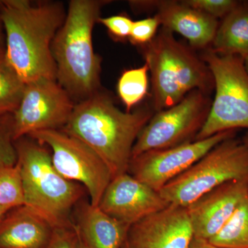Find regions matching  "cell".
I'll use <instances>...</instances> for the list:
<instances>
[{
    "label": "cell",
    "mask_w": 248,
    "mask_h": 248,
    "mask_svg": "<svg viewBox=\"0 0 248 248\" xmlns=\"http://www.w3.org/2000/svg\"><path fill=\"white\" fill-rule=\"evenodd\" d=\"M66 16L61 2L0 1L6 58L26 84L40 79L57 80L52 42Z\"/></svg>",
    "instance_id": "6da1fadb"
},
{
    "label": "cell",
    "mask_w": 248,
    "mask_h": 248,
    "mask_svg": "<svg viewBox=\"0 0 248 248\" xmlns=\"http://www.w3.org/2000/svg\"><path fill=\"white\" fill-rule=\"evenodd\" d=\"M155 113L148 107L123 112L108 94L99 91L76 104L62 130L92 148L114 178L128 172L134 145Z\"/></svg>",
    "instance_id": "7a4b0ae2"
},
{
    "label": "cell",
    "mask_w": 248,
    "mask_h": 248,
    "mask_svg": "<svg viewBox=\"0 0 248 248\" xmlns=\"http://www.w3.org/2000/svg\"><path fill=\"white\" fill-rule=\"evenodd\" d=\"M110 2L72 0L64 22L52 42L57 81L76 104L99 91L102 59L94 53L93 31L101 10Z\"/></svg>",
    "instance_id": "3957f363"
},
{
    "label": "cell",
    "mask_w": 248,
    "mask_h": 248,
    "mask_svg": "<svg viewBox=\"0 0 248 248\" xmlns=\"http://www.w3.org/2000/svg\"><path fill=\"white\" fill-rule=\"evenodd\" d=\"M26 206L50 222L54 228L74 225L72 215L86 189L60 174L48 147L29 136L15 141Z\"/></svg>",
    "instance_id": "277c9868"
},
{
    "label": "cell",
    "mask_w": 248,
    "mask_h": 248,
    "mask_svg": "<svg viewBox=\"0 0 248 248\" xmlns=\"http://www.w3.org/2000/svg\"><path fill=\"white\" fill-rule=\"evenodd\" d=\"M141 47L151 75L155 112L174 107L191 91L199 90L209 95L215 89L206 63L170 31L162 28L151 42Z\"/></svg>",
    "instance_id": "5b68a950"
},
{
    "label": "cell",
    "mask_w": 248,
    "mask_h": 248,
    "mask_svg": "<svg viewBox=\"0 0 248 248\" xmlns=\"http://www.w3.org/2000/svg\"><path fill=\"white\" fill-rule=\"evenodd\" d=\"M234 180L248 181V146L227 139L159 191L168 203L188 206L215 187Z\"/></svg>",
    "instance_id": "8992f818"
},
{
    "label": "cell",
    "mask_w": 248,
    "mask_h": 248,
    "mask_svg": "<svg viewBox=\"0 0 248 248\" xmlns=\"http://www.w3.org/2000/svg\"><path fill=\"white\" fill-rule=\"evenodd\" d=\"M202 60L213 75L215 96L206 122L195 141L227 130H248V74L244 59L219 55L208 48Z\"/></svg>",
    "instance_id": "52a82bcc"
},
{
    "label": "cell",
    "mask_w": 248,
    "mask_h": 248,
    "mask_svg": "<svg viewBox=\"0 0 248 248\" xmlns=\"http://www.w3.org/2000/svg\"><path fill=\"white\" fill-rule=\"evenodd\" d=\"M29 137L48 147L57 170L68 180L84 186L90 203L97 206L113 179L104 160L84 142L62 130H41Z\"/></svg>",
    "instance_id": "ba28073f"
},
{
    "label": "cell",
    "mask_w": 248,
    "mask_h": 248,
    "mask_svg": "<svg viewBox=\"0 0 248 248\" xmlns=\"http://www.w3.org/2000/svg\"><path fill=\"white\" fill-rule=\"evenodd\" d=\"M211 104L208 94L195 90L174 107L155 112L137 139L132 158L145 152L195 141L206 122Z\"/></svg>",
    "instance_id": "9c48e42d"
},
{
    "label": "cell",
    "mask_w": 248,
    "mask_h": 248,
    "mask_svg": "<svg viewBox=\"0 0 248 248\" xmlns=\"http://www.w3.org/2000/svg\"><path fill=\"white\" fill-rule=\"evenodd\" d=\"M76 103L57 80L40 79L27 84L14 115L15 141L41 130H62Z\"/></svg>",
    "instance_id": "30bf717a"
},
{
    "label": "cell",
    "mask_w": 248,
    "mask_h": 248,
    "mask_svg": "<svg viewBox=\"0 0 248 248\" xmlns=\"http://www.w3.org/2000/svg\"><path fill=\"white\" fill-rule=\"evenodd\" d=\"M236 134V130H227L200 141L189 142L166 149L145 152L132 158L128 173L159 192L214 147L227 139L234 138Z\"/></svg>",
    "instance_id": "8fae6325"
},
{
    "label": "cell",
    "mask_w": 248,
    "mask_h": 248,
    "mask_svg": "<svg viewBox=\"0 0 248 248\" xmlns=\"http://www.w3.org/2000/svg\"><path fill=\"white\" fill-rule=\"evenodd\" d=\"M170 205L159 192L125 172L111 180L97 206L109 216L130 227Z\"/></svg>",
    "instance_id": "7c38bea8"
},
{
    "label": "cell",
    "mask_w": 248,
    "mask_h": 248,
    "mask_svg": "<svg viewBox=\"0 0 248 248\" xmlns=\"http://www.w3.org/2000/svg\"><path fill=\"white\" fill-rule=\"evenodd\" d=\"M194 239L187 208L170 205L129 228L127 248H189Z\"/></svg>",
    "instance_id": "4fadbf2b"
},
{
    "label": "cell",
    "mask_w": 248,
    "mask_h": 248,
    "mask_svg": "<svg viewBox=\"0 0 248 248\" xmlns=\"http://www.w3.org/2000/svg\"><path fill=\"white\" fill-rule=\"evenodd\" d=\"M248 196V181H231L186 207L194 238L209 241L224 226Z\"/></svg>",
    "instance_id": "5bb4252c"
},
{
    "label": "cell",
    "mask_w": 248,
    "mask_h": 248,
    "mask_svg": "<svg viewBox=\"0 0 248 248\" xmlns=\"http://www.w3.org/2000/svg\"><path fill=\"white\" fill-rule=\"evenodd\" d=\"M155 16L162 28L180 34L193 48H205L213 44L218 27L217 19L182 1H155Z\"/></svg>",
    "instance_id": "9a60e30c"
},
{
    "label": "cell",
    "mask_w": 248,
    "mask_h": 248,
    "mask_svg": "<svg viewBox=\"0 0 248 248\" xmlns=\"http://www.w3.org/2000/svg\"><path fill=\"white\" fill-rule=\"evenodd\" d=\"M73 220L81 241L88 248H123L130 226L117 221L98 206L81 200Z\"/></svg>",
    "instance_id": "2e32d148"
},
{
    "label": "cell",
    "mask_w": 248,
    "mask_h": 248,
    "mask_svg": "<svg viewBox=\"0 0 248 248\" xmlns=\"http://www.w3.org/2000/svg\"><path fill=\"white\" fill-rule=\"evenodd\" d=\"M54 227L33 210L23 205L10 210L0 224V248H46Z\"/></svg>",
    "instance_id": "e0dca14e"
},
{
    "label": "cell",
    "mask_w": 248,
    "mask_h": 248,
    "mask_svg": "<svg viewBox=\"0 0 248 248\" xmlns=\"http://www.w3.org/2000/svg\"><path fill=\"white\" fill-rule=\"evenodd\" d=\"M219 55L248 56V2H239L223 21L210 48Z\"/></svg>",
    "instance_id": "ac0fdd59"
},
{
    "label": "cell",
    "mask_w": 248,
    "mask_h": 248,
    "mask_svg": "<svg viewBox=\"0 0 248 248\" xmlns=\"http://www.w3.org/2000/svg\"><path fill=\"white\" fill-rule=\"evenodd\" d=\"M209 242L223 248H248V196Z\"/></svg>",
    "instance_id": "d6986e66"
},
{
    "label": "cell",
    "mask_w": 248,
    "mask_h": 248,
    "mask_svg": "<svg viewBox=\"0 0 248 248\" xmlns=\"http://www.w3.org/2000/svg\"><path fill=\"white\" fill-rule=\"evenodd\" d=\"M26 86L6 56L0 59V115L16 112L22 102Z\"/></svg>",
    "instance_id": "ffe728a7"
},
{
    "label": "cell",
    "mask_w": 248,
    "mask_h": 248,
    "mask_svg": "<svg viewBox=\"0 0 248 248\" xmlns=\"http://www.w3.org/2000/svg\"><path fill=\"white\" fill-rule=\"evenodd\" d=\"M148 67L146 63L140 68L126 70L117 83V93L124 103L126 112L143 100L148 89Z\"/></svg>",
    "instance_id": "44dd1931"
},
{
    "label": "cell",
    "mask_w": 248,
    "mask_h": 248,
    "mask_svg": "<svg viewBox=\"0 0 248 248\" xmlns=\"http://www.w3.org/2000/svg\"><path fill=\"white\" fill-rule=\"evenodd\" d=\"M25 205L24 188L17 164L0 169V207L10 211Z\"/></svg>",
    "instance_id": "7402d4cb"
},
{
    "label": "cell",
    "mask_w": 248,
    "mask_h": 248,
    "mask_svg": "<svg viewBox=\"0 0 248 248\" xmlns=\"http://www.w3.org/2000/svg\"><path fill=\"white\" fill-rule=\"evenodd\" d=\"M17 153L15 145L14 115H0V169L17 164Z\"/></svg>",
    "instance_id": "603a6c76"
},
{
    "label": "cell",
    "mask_w": 248,
    "mask_h": 248,
    "mask_svg": "<svg viewBox=\"0 0 248 248\" xmlns=\"http://www.w3.org/2000/svg\"><path fill=\"white\" fill-rule=\"evenodd\" d=\"M182 1L215 19L226 17L239 2L234 0H184Z\"/></svg>",
    "instance_id": "cb8c5ba5"
},
{
    "label": "cell",
    "mask_w": 248,
    "mask_h": 248,
    "mask_svg": "<svg viewBox=\"0 0 248 248\" xmlns=\"http://www.w3.org/2000/svg\"><path fill=\"white\" fill-rule=\"evenodd\" d=\"M159 25L161 24L156 16L134 22L129 40L140 46L146 45L155 38Z\"/></svg>",
    "instance_id": "d4e9b609"
},
{
    "label": "cell",
    "mask_w": 248,
    "mask_h": 248,
    "mask_svg": "<svg viewBox=\"0 0 248 248\" xmlns=\"http://www.w3.org/2000/svg\"><path fill=\"white\" fill-rule=\"evenodd\" d=\"M97 22L107 27L109 33L117 40H124L130 37L133 21L126 15L120 14L108 17H99Z\"/></svg>",
    "instance_id": "484cf974"
},
{
    "label": "cell",
    "mask_w": 248,
    "mask_h": 248,
    "mask_svg": "<svg viewBox=\"0 0 248 248\" xmlns=\"http://www.w3.org/2000/svg\"><path fill=\"white\" fill-rule=\"evenodd\" d=\"M81 238L74 224L55 228L46 248H81Z\"/></svg>",
    "instance_id": "4316f807"
},
{
    "label": "cell",
    "mask_w": 248,
    "mask_h": 248,
    "mask_svg": "<svg viewBox=\"0 0 248 248\" xmlns=\"http://www.w3.org/2000/svg\"><path fill=\"white\" fill-rule=\"evenodd\" d=\"M223 248L218 247V246H214L210 244L208 241L206 240L199 239L194 238L191 243L190 248Z\"/></svg>",
    "instance_id": "83f0119b"
},
{
    "label": "cell",
    "mask_w": 248,
    "mask_h": 248,
    "mask_svg": "<svg viewBox=\"0 0 248 248\" xmlns=\"http://www.w3.org/2000/svg\"><path fill=\"white\" fill-rule=\"evenodd\" d=\"M4 27L0 19V59L6 56V37L4 35Z\"/></svg>",
    "instance_id": "f1b7e54d"
},
{
    "label": "cell",
    "mask_w": 248,
    "mask_h": 248,
    "mask_svg": "<svg viewBox=\"0 0 248 248\" xmlns=\"http://www.w3.org/2000/svg\"><path fill=\"white\" fill-rule=\"evenodd\" d=\"M7 210H4V209L1 208L0 207V224H1V221L4 219V217L6 216V214H7Z\"/></svg>",
    "instance_id": "f546056e"
},
{
    "label": "cell",
    "mask_w": 248,
    "mask_h": 248,
    "mask_svg": "<svg viewBox=\"0 0 248 248\" xmlns=\"http://www.w3.org/2000/svg\"><path fill=\"white\" fill-rule=\"evenodd\" d=\"M242 141L244 142L245 144L247 145L248 146V131L244 135V138L242 139Z\"/></svg>",
    "instance_id": "4dcf8cb0"
},
{
    "label": "cell",
    "mask_w": 248,
    "mask_h": 248,
    "mask_svg": "<svg viewBox=\"0 0 248 248\" xmlns=\"http://www.w3.org/2000/svg\"><path fill=\"white\" fill-rule=\"evenodd\" d=\"M244 66L248 74V56L246 59H244Z\"/></svg>",
    "instance_id": "1f68e13d"
},
{
    "label": "cell",
    "mask_w": 248,
    "mask_h": 248,
    "mask_svg": "<svg viewBox=\"0 0 248 248\" xmlns=\"http://www.w3.org/2000/svg\"><path fill=\"white\" fill-rule=\"evenodd\" d=\"M81 248H88L86 246H85V244L82 242V241H81Z\"/></svg>",
    "instance_id": "d6a6232c"
},
{
    "label": "cell",
    "mask_w": 248,
    "mask_h": 248,
    "mask_svg": "<svg viewBox=\"0 0 248 248\" xmlns=\"http://www.w3.org/2000/svg\"><path fill=\"white\" fill-rule=\"evenodd\" d=\"M123 248H126V246H125V244L124 245V246Z\"/></svg>",
    "instance_id": "836d02e7"
}]
</instances>
